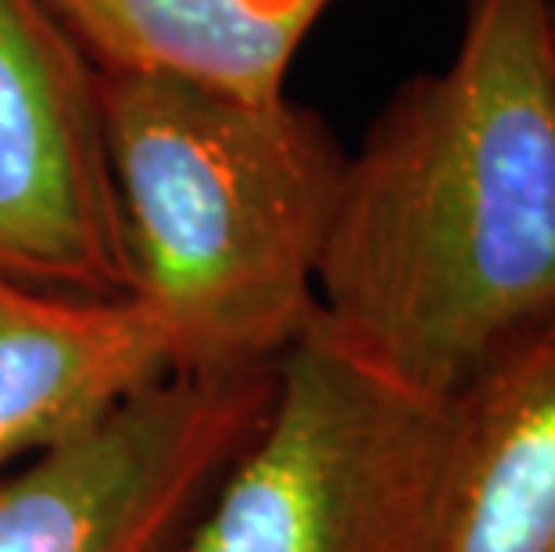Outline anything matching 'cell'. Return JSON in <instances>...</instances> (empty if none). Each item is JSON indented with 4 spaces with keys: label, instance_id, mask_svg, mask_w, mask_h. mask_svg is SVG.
<instances>
[{
    "label": "cell",
    "instance_id": "cell-1",
    "mask_svg": "<svg viewBox=\"0 0 555 552\" xmlns=\"http://www.w3.org/2000/svg\"><path fill=\"white\" fill-rule=\"evenodd\" d=\"M315 323L430 402L555 323L548 0H466L448 65L373 115L330 208Z\"/></svg>",
    "mask_w": 555,
    "mask_h": 552
},
{
    "label": "cell",
    "instance_id": "cell-3",
    "mask_svg": "<svg viewBox=\"0 0 555 552\" xmlns=\"http://www.w3.org/2000/svg\"><path fill=\"white\" fill-rule=\"evenodd\" d=\"M455 409L380 377L312 323L172 552H437Z\"/></svg>",
    "mask_w": 555,
    "mask_h": 552
},
{
    "label": "cell",
    "instance_id": "cell-6",
    "mask_svg": "<svg viewBox=\"0 0 555 552\" xmlns=\"http://www.w3.org/2000/svg\"><path fill=\"white\" fill-rule=\"evenodd\" d=\"M165 377V345L133 301L54 295L0 273V470Z\"/></svg>",
    "mask_w": 555,
    "mask_h": 552
},
{
    "label": "cell",
    "instance_id": "cell-9",
    "mask_svg": "<svg viewBox=\"0 0 555 552\" xmlns=\"http://www.w3.org/2000/svg\"><path fill=\"white\" fill-rule=\"evenodd\" d=\"M548 37H552V51H555V0H548Z\"/></svg>",
    "mask_w": 555,
    "mask_h": 552
},
{
    "label": "cell",
    "instance_id": "cell-7",
    "mask_svg": "<svg viewBox=\"0 0 555 552\" xmlns=\"http://www.w3.org/2000/svg\"><path fill=\"white\" fill-rule=\"evenodd\" d=\"M437 552H555V323L452 402Z\"/></svg>",
    "mask_w": 555,
    "mask_h": 552
},
{
    "label": "cell",
    "instance_id": "cell-5",
    "mask_svg": "<svg viewBox=\"0 0 555 552\" xmlns=\"http://www.w3.org/2000/svg\"><path fill=\"white\" fill-rule=\"evenodd\" d=\"M0 273L73 298L129 295L101 73L43 0H0Z\"/></svg>",
    "mask_w": 555,
    "mask_h": 552
},
{
    "label": "cell",
    "instance_id": "cell-2",
    "mask_svg": "<svg viewBox=\"0 0 555 552\" xmlns=\"http://www.w3.org/2000/svg\"><path fill=\"white\" fill-rule=\"evenodd\" d=\"M129 295L176 377H247L315 316V269L348 151L291 98L101 73Z\"/></svg>",
    "mask_w": 555,
    "mask_h": 552
},
{
    "label": "cell",
    "instance_id": "cell-8",
    "mask_svg": "<svg viewBox=\"0 0 555 552\" xmlns=\"http://www.w3.org/2000/svg\"><path fill=\"white\" fill-rule=\"evenodd\" d=\"M98 73L287 98L294 54L334 0H43Z\"/></svg>",
    "mask_w": 555,
    "mask_h": 552
},
{
    "label": "cell",
    "instance_id": "cell-4",
    "mask_svg": "<svg viewBox=\"0 0 555 552\" xmlns=\"http://www.w3.org/2000/svg\"><path fill=\"white\" fill-rule=\"evenodd\" d=\"M273 370L165 377L0 470V552H172L255 431Z\"/></svg>",
    "mask_w": 555,
    "mask_h": 552
}]
</instances>
